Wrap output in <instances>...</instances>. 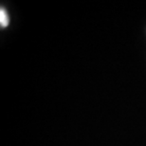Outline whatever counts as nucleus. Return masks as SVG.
I'll return each instance as SVG.
<instances>
[{
	"label": "nucleus",
	"instance_id": "1",
	"mask_svg": "<svg viewBox=\"0 0 146 146\" xmlns=\"http://www.w3.org/2000/svg\"><path fill=\"white\" fill-rule=\"evenodd\" d=\"M9 22H10V20H9L7 13H6L4 9L1 8V11H0V24H1V27L6 28L9 25Z\"/></svg>",
	"mask_w": 146,
	"mask_h": 146
}]
</instances>
